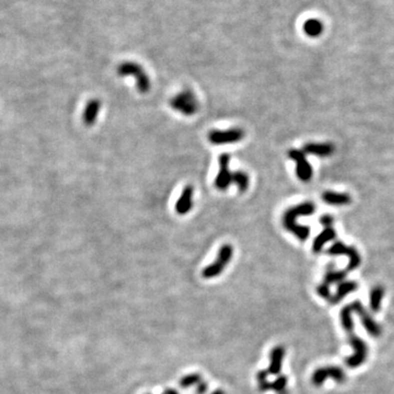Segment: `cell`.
<instances>
[{
  "label": "cell",
  "instance_id": "cell-1",
  "mask_svg": "<svg viewBox=\"0 0 394 394\" xmlns=\"http://www.w3.org/2000/svg\"><path fill=\"white\" fill-rule=\"evenodd\" d=\"M363 304L361 301H354L352 304L345 306L341 310V323L343 329L345 330L348 338V343L353 347L354 354L352 356L346 358V365L350 368L354 369L361 366L365 363L368 356V347L361 338L355 334V325H354L353 313H356L358 308Z\"/></svg>",
  "mask_w": 394,
  "mask_h": 394
},
{
  "label": "cell",
  "instance_id": "cell-2",
  "mask_svg": "<svg viewBox=\"0 0 394 394\" xmlns=\"http://www.w3.org/2000/svg\"><path fill=\"white\" fill-rule=\"evenodd\" d=\"M315 205L310 202H306L297 205L285 211L283 216V225L286 230L298 238L300 241H306L310 236V228L308 226H301L297 224V218L300 216H309L315 213Z\"/></svg>",
  "mask_w": 394,
  "mask_h": 394
},
{
  "label": "cell",
  "instance_id": "cell-3",
  "mask_svg": "<svg viewBox=\"0 0 394 394\" xmlns=\"http://www.w3.org/2000/svg\"><path fill=\"white\" fill-rule=\"evenodd\" d=\"M117 73L121 77H126V76L135 77L137 89H138L139 92L147 93L148 91L150 90L151 83L149 77L147 76V73L144 71V69H142V67H140L138 64H136V62L133 61L123 62V64L118 66Z\"/></svg>",
  "mask_w": 394,
  "mask_h": 394
},
{
  "label": "cell",
  "instance_id": "cell-4",
  "mask_svg": "<svg viewBox=\"0 0 394 394\" xmlns=\"http://www.w3.org/2000/svg\"><path fill=\"white\" fill-rule=\"evenodd\" d=\"M233 256V248L230 244H224L218 251L217 259L213 264L206 266L202 272V276L206 279H210L219 276L224 272L226 266L229 264Z\"/></svg>",
  "mask_w": 394,
  "mask_h": 394
},
{
  "label": "cell",
  "instance_id": "cell-5",
  "mask_svg": "<svg viewBox=\"0 0 394 394\" xmlns=\"http://www.w3.org/2000/svg\"><path fill=\"white\" fill-rule=\"evenodd\" d=\"M170 105L173 110L180 112L185 116H192L198 111V102L195 95L190 90L182 91L173 96L170 101Z\"/></svg>",
  "mask_w": 394,
  "mask_h": 394
},
{
  "label": "cell",
  "instance_id": "cell-6",
  "mask_svg": "<svg viewBox=\"0 0 394 394\" xmlns=\"http://www.w3.org/2000/svg\"><path fill=\"white\" fill-rule=\"evenodd\" d=\"M328 379H333L338 384H344L346 374L344 369L339 366H327L315 370L311 377L312 384L316 387H321Z\"/></svg>",
  "mask_w": 394,
  "mask_h": 394
},
{
  "label": "cell",
  "instance_id": "cell-7",
  "mask_svg": "<svg viewBox=\"0 0 394 394\" xmlns=\"http://www.w3.org/2000/svg\"><path fill=\"white\" fill-rule=\"evenodd\" d=\"M244 131L240 128H231L227 130H211L208 134V140L213 145L235 144L243 139Z\"/></svg>",
  "mask_w": 394,
  "mask_h": 394
},
{
  "label": "cell",
  "instance_id": "cell-8",
  "mask_svg": "<svg viewBox=\"0 0 394 394\" xmlns=\"http://www.w3.org/2000/svg\"><path fill=\"white\" fill-rule=\"evenodd\" d=\"M219 162V172L215 179V186L220 191H226L230 186L233 180V172L229 169L230 155L222 153L218 158Z\"/></svg>",
  "mask_w": 394,
  "mask_h": 394
},
{
  "label": "cell",
  "instance_id": "cell-9",
  "mask_svg": "<svg viewBox=\"0 0 394 394\" xmlns=\"http://www.w3.org/2000/svg\"><path fill=\"white\" fill-rule=\"evenodd\" d=\"M328 253L330 255H346L350 259V263H348L346 272H351L356 270V268L361 265V255L357 252V250L353 247H348V245L342 243V242H336L334 243L332 247H331L328 251Z\"/></svg>",
  "mask_w": 394,
  "mask_h": 394
},
{
  "label": "cell",
  "instance_id": "cell-10",
  "mask_svg": "<svg viewBox=\"0 0 394 394\" xmlns=\"http://www.w3.org/2000/svg\"><path fill=\"white\" fill-rule=\"evenodd\" d=\"M288 157L291 160H294L297 164L296 167L297 176L304 182L310 181L313 175V171L310 163L308 162L305 152L298 149H291L288 151Z\"/></svg>",
  "mask_w": 394,
  "mask_h": 394
},
{
  "label": "cell",
  "instance_id": "cell-11",
  "mask_svg": "<svg viewBox=\"0 0 394 394\" xmlns=\"http://www.w3.org/2000/svg\"><path fill=\"white\" fill-rule=\"evenodd\" d=\"M267 371L261 370L258 373V382H259V389L262 392H266L273 390L277 392L278 394H286V387L288 379L286 376H279L274 380L273 382L267 381Z\"/></svg>",
  "mask_w": 394,
  "mask_h": 394
},
{
  "label": "cell",
  "instance_id": "cell-12",
  "mask_svg": "<svg viewBox=\"0 0 394 394\" xmlns=\"http://www.w3.org/2000/svg\"><path fill=\"white\" fill-rule=\"evenodd\" d=\"M193 194L194 187L192 185H186L181 193L178 202L175 204V210L179 215H185L193 207Z\"/></svg>",
  "mask_w": 394,
  "mask_h": 394
},
{
  "label": "cell",
  "instance_id": "cell-13",
  "mask_svg": "<svg viewBox=\"0 0 394 394\" xmlns=\"http://www.w3.org/2000/svg\"><path fill=\"white\" fill-rule=\"evenodd\" d=\"M285 347L276 346L274 347L270 354V367H268V374L273 376H278L282 373L283 362L285 358Z\"/></svg>",
  "mask_w": 394,
  "mask_h": 394
},
{
  "label": "cell",
  "instance_id": "cell-14",
  "mask_svg": "<svg viewBox=\"0 0 394 394\" xmlns=\"http://www.w3.org/2000/svg\"><path fill=\"white\" fill-rule=\"evenodd\" d=\"M356 313L362 320L363 327L365 328V330H366L371 336H374V338H378V336L381 335L380 325L377 323L373 318L370 317L369 313L366 310H365V308H364L363 305L358 308V310L356 311Z\"/></svg>",
  "mask_w": 394,
  "mask_h": 394
},
{
  "label": "cell",
  "instance_id": "cell-15",
  "mask_svg": "<svg viewBox=\"0 0 394 394\" xmlns=\"http://www.w3.org/2000/svg\"><path fill=\"white\" fill-rule=\"evenodd\" d=\"M357 288H358V285L356 282L344 281V282L340 283L338 290H336V294L331 297V299L329 300L330 304L338 305L339 302H341L343 299H344L347 295H350V294L354 293V291H356Z\"/></svg>",
  "mask_w": 394,
  "mask_h": 394
},
{
  "label": "cell",
  "instance_id": "cell-16",
  "mask_svg": "<svg viewBox=\"0 0 394 394\" xmlns=\"http://www.w3.org/2000/svg\"><path fill=\"white\" fill-rule=\"evenodd\" d=\"M100 108V100L92 99L88 102L83 112V123L85 126H92V125H94L96 118H98Z\"/></svg>",
  "mask_w": 394,
  "mask_h": 394
},
{
  "label": "cell",
  "instance_id": "cell-17",
  "mask_svg": "<svg viewBox=\"0 0 394 394\" xmlns=\"http://www.w3.org/2000/svg\"><path fill=\"white\" fill-rule=\"evenodd\" d=\"M304 152L309 155H316L319 157H329L334 152V146L324 142V144H316V142H309L305 145Z\"/></svg>",
  "mask_w": 394,
  "mask_h": 394
},
{
  "label": "cell",
  "instance_id": "cell-18",
  "mask_svg": "<svg viewBox=\"0 0 394 394\" xmlns=\"http://www.w3.org/2000/svg\"><path fill=\"white\" fill-rule=\"evenodd\" d=\"M335 237H336V233L332 227L325 228V229L315 239V241H313V252H316V253L321 252L323 247H324V244H327L328 242L332 241V240L335 239Z\"/></svg>",
  "mask_w": 394,
  "mask_h": 394
},
{
  "label": "cell",
  "instance_id": "cell-19",
  "mask_svg": "<svg viewBox=\"0 0 394 394\" xmlns=\"http://www.w3.org/2000/svg\"><path fill=\"white\" fill-rule=\"evenodd\" d=\"M322 198L327 204L336 205V206H340V205H347L351 203L350 195H347V194L344 193H335V192L328 191L323 193Z\"/></svg>",
  "mask_w": 394,
  "mask_h": 394
},
{
  "label": "cell",
  "instance_id": "cell-20",
  "mask_svg": "<svg viewBox=\"0 0 394 394\" xmlns=\"http://www.w3.org/2000/svg\"><path fill=\"white\" fill-rule=\"evenodd\" d=\"M304 31L308 36L318 37L323 32V24L321 23V21L317 19L307 20L304 23Z\"/></svg>",
  "mask_w": 394,
  "mask_h": 394
},
{
  "label": "cell",
  "instance_id": "cell-21",
  "mask_svg": "<svg viewBox=\"0 0 394 394\" xmlns=\"http://www.w3.org/2000/svg\"><path fill=\"white\" fill-rule=\"evenodd\" d=\"M385 296V289L382 286H376L370 293V308L374 312H378L381 309V302Z\"/></svg>",
  "mask_w": 394,
  "mask_h": 394
},
{
  "label": "cell",
  "instance_id": "cell-22",
  "mask_svg": "<svg viewBox=\"0 0 394 394\" xmlns=\"http://www.w3.org/2000/svg\"><path fill=\"white\" fill-rule=\"evenodd\" d=\"M347 275V272L345 271H333V270H330L327 273H325L324 275V281L323 283L327 284L328 286L332 284H338V283H342L345 281Z\"/></svg>",
  "mask_w": 394,
  "mask_h": 394
},
{
  "label": "cell",
  "instance_id": "cell-23",
  "mask_svg": "<svg viewBox=\"0 0 394 394\" xmlns=\"http://www.w3.org/2000/svg\"><path fill=\"white\" fill-rule=\"evenodd\" d=\"M233 183H235L239 191L243 193L245 192L249 188V183H250V179L247 173L242 172V171H237V172H233V180H232Z\"/></svg>",
  "mask_w": 394,
  "mask_h": 394
},
{
  "label": "cell",
  "instance_id": "cell-24",
  "mask_svg": "<svg viewBox=\"0 0 394 394\" xmlns=\"http://www.w3.org/2000/svg\"><path fill=\"white\" fill-rule=\"evenodd\" d=\"M203 381V378L198 374H191L182 377V379L180 380V387L183 388V389H188L193 386L197 387L198 384H201Z\"/></svg>",
  "mask_w": 394,
  "mask_h": 394
},
{
  "label": "cell",
  "instance_id": "cell-25",
  "mask_svg": "<svg viewBox=\"0 0 394 394\" xmlns=\"http://www.w3.org/2000/svg\"><path fill=\"white\" fill-rule=\"evenodd\" d=\"M317 293L320 297H322L323 299H327V300H330L331 297H332V295H331L330 286H328V285L324 284V283L320 285V286H318Z\"/></svg>",
  "mask_w": 394,
  "mask_h": 394
},
{
  "label": "cell",
  "instance_id": "cell-26",
  "mask_svg": "<svg viewBox=\"0 0 394 394\" xmlns=\"http://www.w3.org/2000/svg\"><path fill=\"white\" fill-rule=\"evenodd\" d=\"M333 218L331 216H329V215H325V216H322L321 218H320V222H321V224L325 227V228H331L332 227V225H333Z\"/></svg>",
  "mask_w": 394,
  "mask_h": 394
},
{
  "label": "cell",
  "instance_id": "cell-27",
  "mask_svg": "<svg viewBox=\"0 0 394 394\" xmlns=\"http://www.w3.org/2000/svg\"><path fill=\"white\" fill-rule=\"evenodd\" d=\"M208 389V386L204 380L196 387V394H205Z\"/></svg>",
  "mask_w": 394,
  "mask_h": 394
},
{
  "label": "cell",
  "instance_id": "cell-28",
  "mask_svg": "<svg viewBox=\"0 0 394 394\" xmlns=\"http://www.w3.org/2000/svg\"><path fill=\"white\" fill-rule=\"evenodd\" d=\"M162 394H180V393L174 389H167Z\"/></svg>",
  "mask_w": 394,
  "mask_h": 394
},
{
  "label": "cell",
  "instance_id": "cell-29",
  "mask_svg": "<svg viewBox=\"0 0 394 394\" xmlns=\"http://www.w3.org/2000/svg\"><path fill=\"white\" fill-rule=\"evenodd\" d=\"M211 394H225V392L222 391V390H216V391H214Z\"/></svg>",
  "mask_w": 394,
  "mask_h": 394
}]
</instances>
